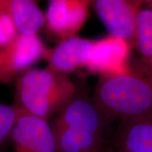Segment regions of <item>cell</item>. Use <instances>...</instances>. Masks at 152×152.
Masks as SVG:
<instances>
[{
    "instance_id": "6da1fadb",
    "label": "cell",
    "mask_w": 152,
    "mask_h": 152,
    "mask_svg": "<svg viewBox=\"0 0 152 152\" xmlns=\"http://www.w3.org/2000/svg\"><path fill=\"white\" fill-rule=\"evenodd\" d=\"M92 101L109 121L151 113L152 68L132 58L128 73L99 77Z\"/></svg>"
},
{
    "instance_id": "7a4b0ae2",
    "label": "cell",
    "mask_w": 152,
    "mask_h": 152,
    "mask_svg": "<svg viewBox=\"0 0 152 152\" xmlns=\"http://www.w3.org/2000/svg\"><path fill=\"white\" fill-rule=\"evenodd\" d=\"M108 122L92 99L75 94L50 123L57 152H106L104 130Z\"/></svg>"
},
{
    "instance_id": "3957f363",
    "label": "cell",
    "mask_w": 152,
    "mask_h": 152,
    "mask_svg": "<svg viewBox=\"0 0 152 152\" xmlns=\"http://www.w3.org/2000/svg\"><path fill=\"white\" fill-rule=\"evenodd\" d=\"M16 83L17 109L49 120L56 115L76 94L73 82L66 74L45 68H30Z\"/></svg>"
},
{
    "instance_id": "277c9868",
    "label": "cell",
    "mask_w": 152,
    "mask_h": 152,
    "mask_svg": "<svg viewBox=\"0 0 152 152\" xmlns=\"http://www.w3.org/2000/svg\"><path fill=\"white\" fill-rule=\"evenodd\" d=\"M49 50L38 34L18 33L9 43L0 46V83L16 80L39 61L46 60Z\"/></svg>"
},
{
    "instance_id": "5b68a950",
    "label": "cell",
    "mask_w": 152,
    "mask_h": 152,
    "mask_svg": "<svg viewBox=\"0 0 152 152\" xmlns=\"http://www.w3.org/2000/svg\"><path fill=\"white\" fill-rule=\"evenodd\" d=\"M92 0H49L45 26L60 42L77 36L90 16Z\"/></svg>"
},
{
    "instance_id": "8992f818",
    "label": "cell",
    "mask_w": 152,
    "mask_h": 152,
    "mask_svg": "<svg viewBox=\"0 0 152 152\" xmlns=\"http://www.w3.org/2000/svg\"><path fill=\"white\" fill-rule=\"evenodd\" d=\"M132 49L129 42L109 34L94 39L85 68L99 77L128 73Z\"/></svg>"
},
{
    "instance_id": "52a82bcc",
    "label": "cell",
    "mask_w": 152,
    "mask_h": 152,
    "mask_svg": "<svg viewBox=\"0 0 152 152\" xmlns=\"http://www.w3.org/2000/svg\"><path fill=\"white\" fill-rule=\"evenodd\" d=\"M16 110V119L10 133L15 152H57L48 120Z\"/></svg>"
},
{
    "instance_id": "ba28073f",
    "label": "cell",
    "mask_w": 152,
    "mask_h": 152,
    "mask_svg": "<svg viewBox=\"0 0 152 152\" xmlns=\"http://www.w3.org/2000/svg\"><path fill=\"white\" fill-rule=\"evenodd\" d=\"M140 0H92V8L109 34L122 38L134 49Z\"/></svg>"
},
{
    "instance_id": "9c48e42d",
    "label": "cell",
    "mask_w": 152,
    "mask_h": 152,
    "mask_svg": "<svg viewBox=\"0 0 152 152\" xmlns=\"http://www.w3.org/2000/svg\"><path fill=\"white\" fill-rule=\"evenodd\" d=\"M92 43V39L78 36L60 42L54 48L49 50L46 58L48 67L66 75L80 68H85Z\"/></svg>"
},
{
    "instance_id": "30bf717a",
    "label": "cell",
    "mask_w": 152,
    "mask_h": 152,
    "mask_svg": "<svg viewBox=\"0 0 152 152\" xmlns=\"http://www.w3.org/2000/svg\"><path fill=\"white\" fill-rule=\"evenodd\" d=\"M111 152H152V112L121 121Z\"/></svg>"
},
{
    "instance_id": "8fae6325",
    "label": "cell",
    "mask_w": 152,
    "mask_h": 152,
    "mask_svg": "<svg viewBox=\"0 0 152 152\" xmlns=\"http://www.w3.org/2000/svg\"><path fill=\"white\" fill-rule=\"evenodd\" d=\"M35 0H0V8L10 17L18 33L36 35L45 26V14Z\"/></svg>"
},
{
    "instance_id": "7c38bea8",
    "label": "cell",
    "mask_w": 152,
    "mask_h": 152,
    "mask_svg": "<svg viewBox=\"0 0 152 152\" xmlns=\"http://www.w3.org/2000/svg\"><path fill=\"white\" fill-rule=\"evenodd\" d=\"M134 49L152 68V15L146 0H140L137 12Z\"/></svg>"
},
{
    "instance_id": "4fadbf2b",
    "label": "cell",
    "mask_w": 152,
    "mask_h": 152,
    "mask_svg": "<svg viewBox=\"0 0 152 152\" xmlns=\"http://www.w3.org/2000/svg\"><path fill=\"white\" fill-rule=\"evenodd\" d=\"M17 116V110L14 106L0 103V144L10 135Z\"/></svg>"
},
{
    "instance_id": "5bb4252c",
    "label": "cell",
    "mask_w": 152,
    "mask_h": 152,
    "mask_svg": "<svg viewBox=\"0 0 152 152\" xmlns=\"http://www.w3.org/2000/svg\"><path fill=\"white\" fill-rule=\"evenodd\" d=\"M18 34L13 20L0 8V46L9 43Z\"/></svg>"
},
{
    "instance_id": "9a60e30c",
    "label": "cell",
    "mask_w": 152,
    "mask_h": 152,
    "mask_svg": "<svg viewBox=\"0 0 152 152\" xmlns=\"http://www.w3.org/2000/svg\"><path fill=\"white\" fill-rule=\"evenodd\" d=\"M35 1H37H37H41V0H35Z\"/></svg>"
}]
</instances>
